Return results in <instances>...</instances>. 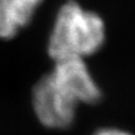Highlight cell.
Instances as JSON below:
<instances>
[{"mask_svg":"<svg viewBox=\"0 0 135 135\" xmlns=\"http://www.w3.org/2000/svg\"><path fill=\"white\" fill-rule=\"evenodd\" d=\"M105 37L101 17L71 0L60 8L56 15L47 43V53L54 62L86 60L101 49Z\"/></svg>","mask_w":135,"mask_h":135,"instance_id":"1","label":"cell"},{"mask_svg":"<svg viewBox=\"0 0 135 135\" xmlns=\"http://www.w3.org/2000/svg\"><path fill=\"white\" fill-rule=\"evenodd\" d=\"M32 105L36 118L44 127L64 129L72 125L79 104L49 73L34 86Z\"/></svg>","mask_w":135,"mask_h":135,"instance_id":"2","label":"cell"},{"mask_svg":"<svg viewBox=\"0 0 135 135\" xmlns=\"http://www.w3.org/2000/svg\"><path fill=\"white\" fill-rule=\"evenodd\" d=\"M50 74L78 104L94 105L101 99V89L84 60L72 59L54 62Z\"/></svg>","mask_w":135,"mask_h":135,"instance_id":"3","label":"cell"},{"mask_svg":"<svg viewBox=\"0 0 135 135\" xmlns=\"http://www.w3.org/2000/svg\"><path fill=\"white\" fill-rule=\"evenodd\" d=\"M43 0H0V38L15 37L32 20Z\"/></svg>","mask_w":135,"mask_h":135,"instance_id":"4","label":"cell"},{"mask_svg":"<svg viewBox=\"0 0 135 135\" xmlns=\"http://www.w3.org/2000/svg\"><path fill=\"white\" fill-rule=\"evenodd\" d=\"M92 135H133V134L127 132V131H124V129L114 128V127H106V128L98 129Z\"/></svg>","mask_w":135,"mask_h":135,"instance_id":"5","label":"cell"}]
</instances>
